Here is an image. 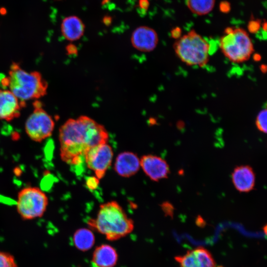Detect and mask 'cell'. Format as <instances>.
Masks as SVG:
<instances>
[{
    "label": "cell",
    "instance_id": "5bb4252c",
    "mask_svg": "<svg viewBox=\"0 0 267 267\" xmlns=\"http://www.w3.org/2000/svg\"><path fill=\"white\" fill-rule=\"evenodd\" d=\"M231 178L235 188L240 192H248L254 188L255 174L249 166L241 165L235 168Z\"/></svg>",
    "mask_w": 267,
    "mask_h": 267
},
{
    "label": "cell",
    "instance_id": "ba28073f",
    "mask_svg": "<svg viewBox=\"0 0 267 267\" xmlns=\"http://www.w3.org/2000/svg\"><path fill=\"white\" fill-rule=\"evenodd\" d=\"M84 157L88 168L100 179L104 177L111 165L113 151L107 143H101L87 150Z\"/></svg>",
    "mask_w": 267,
    "mask_h": 267
},
{
    "label": "cell",
    "instance_id": "6da1fadb",
    "mask_svg": "<svg viewBox=\"0 0 267 267\" xmlns=\"http://www.w3.org/2000/svg\"><path fill=\"white\" fill-rule=\"evenodd\" d=\"M105 127L89 117L69 119L60 128V154L63 161L73 165L82 162L85 152L94 145L107 143Z\"/></svg>",
    "mask_w": 267,
    "mask_h": 267
},
{
    "label": "cell",
    "instance_id": "ffe728a7",
    "mask_svg": "<svg viewBox=\"0 0 267 267\" xmlns=\"http://www.w3.org/2000/svg\"><path fill=\"white\" fill-rule=\"evenodd\" d=\"M0 267H17L13 256L0 251Z\"/></svg>",
    "mask_w": 267,
    "mask_h": 267
},
{
    "label": "cell",
    "instance_id": "2e32d148",
    "mask_svg": "<svg viewBox=\"0 0 267 267\" xmlns=\"http://www.w3.org/2000/svg\"><path fill=\"white\" fill-rule=\"evenodd\" d=\"M118 260L116 250L111 246L102 244L94 250L92 258L94 267H113Z\"/></svg>",
    "mask_w": 267,
    "mask_h": 267
},
{
    "label": "cell",
    "instance_id": "d4e9b609",
    "mask_svg": "<svg viewBox=\"0 0 267 267\" xmlns=\"http://www.w3.org/2000/svg\"><path fill=\"white\" fill-rule=\"evenodd\" d=\"M139 6L143 10H146L149 6L148 0H139Z\"/></svg>",
    "mask_w": 267,
    "mask_h": 267
},
{
    "label": "cell",
    "instance_id": "e0dca14e",
    "mask_svg": "<svg viewBox=\"0 0 267 267\" xmlns=\"http://www.w3.org/2000/svg\"><path fill=\"white\" fill-rule=\"evenodd\" d=\"M73 243L79 250L86 251L89 250L95 242L94 234L89 229L82 228L77 230L74 234Z\"/></svg>",
    "mask_w": 267,
    "mask_h": 267
},
{
    "label": "cell",
    "instance_id": "484cf974",
    "mask_svg": "<svg viewBox=\"0 0 267 267\" xmlns=\"http://www.w3.org/2000/svg\"><path fill=\"white\" fill-rule=\"evenodd\" d=\"M253 59L255 61H259L261 59V56L259 54L255 53L253 55Z\"/></svg>",
    "mask_w": 267,
    "mask_h": 267
},
{
    "label": "cell",
    "instance_id": "30bf717a",
    "mask_svg": "<svg viewBox=\"0 0 267 267\" xmlns=\"http://www.w3.org/2000/svg\"><path fill=\"white\" fill-rule=\"evenodd\" d=\"M140 165L145 175L155 181L167 178L170 172L167 162L152 154L143 156L140 159Z\"/></svg>",
    "mask_w": 267,
    "mask_h": 267
},
{
    "label": "cell",
    "instance_id": "7a4b0ae2",
    "mask_svg": "<svg viewBox=\"0 0 267 267\" xmlns=\"http://www.w3.org/2000/svg\"><path fill=\"white\" fill-rule=\"evenodd\" d=\"M88 223L90 227L111 241L129 234L134 227L133 220L115 201L100 205L96 218L89 220Z\"/></svg>",
    "mask_w": 267,
    "mask_h": 267
},
{
    "label": "cell",
    "instance_id": "8992f818",
    "mask_svg": "<svg viewBox=\"0 0 267 267\" xmlns=\"http://www.w3.org/2000/svg\"><path fill=\"white\" fill-rule=\"evenodd\" d=\"M17 200V212L24 220L42 217L48 204L46 194L37 187L23 188L19 192Z\"/></svg>",
    "mask_w": 267,
    "mask_h": 267
},
{
    "label": "cell",
    "instance_id": "d6986e66",
    "mask_svg": "<svg viewBox=\"0 0 267 267\" xmlns=\"http://www.w3.org/2000/svg\"><path fill=\"white\" fill-rule=\"evenodd\" d=\"M267 111L265 108L261 110L256 119V125L258 129L262 133H266L267 130Z\"/></svg>",
    "mask_w": 267,
    "mask_h": 267
},
{
    "label": "cell",
    "instance_id": "4316f807",
    "mask_svg": "<svg viewBox=\"0 0 267 267\" xmlns=\"http://www.w3.org/2000/svg\"><path fill=\"white\" fill-rule=\"evenodd\" d=\"M260 69L263 73H266L267 71V66L266 65H262L260 67Z\"/></svg>",
    "mask_w": 267,
    "mask_h": 267
},
{
    "label": "cell",
    "instance_id": "7402d4cb",
    "mask_svg": "<svg viewBox=\"0 0 267 267\" xmlns=\"http://www.w3.org/2000/svg\"><path fill=\"white\" fill-rule=\"evenodd\" d=\"M260 28V24L258 22H252L248 26L249 30L251 33L256 32Z\"/></svg>",
    "mask_w": 267,
    "mask_h": 267
},
{
    "label": "cell",
    "instance_id": "7c38bea8",
    "mask_svg": "<svg viewBox=\"0 0 267 267\" xmlns=\"http://www.w3.org/2000/svg\"><path fill=\"white\" fill-rule=\"evenodd\" d=\"M25 102L20 100L9 90L0 89V119L10 121L18 117Z\"/></svg>",
    "mask_w": 267,
    "mask_h": 267
},
{
    "label": "cell",
    "instance_id": "8fae6325",
    "mask_svg": "<svg viewBox=\"0 0 267 267\" xmlns=\"http://www.w3.org/2000/svg\"><path fill=\"white\" fill-rule=\"evenodd\" d=\"M159 41L157 32L152 28L141 26L133 32L131 42L132 46L141 52H150L156 47Z\"/></svg>",
    "mask_w": 267,
    "mask_h": 267
},
{
    "label": "cell",
    "instance_id": "ac0fdd59",
    "mask_svg": "<svg viewBox=\"0 0 267 267\" xmlns=\"http://www.w3.org/2000/svg\"><path fill=\"white\" fill-rule=\"evenodd\" d=\"M187 7L193 13L204 15L213 9L215 0H185Z\"/></svg>",
    "mask_w": 267,
    "mask_h": 267
},
{
    "label": "cell",
    "instance_id": "5b68a950",
    "mask_svg": "<svg viewBox=\"0 0 267 267\" xmlns=\"http://www.w3.org/2000/svg\"><path fill=\"white\" fill-rule=\"evenodd\" d=\"M220 47L223 55L236 63L248 60L254 51L249 35L240 28L227 27L220 38Z\"/></svg>",
    "mask_w": 267,
    "mask_h": 267
},
{
    "label": "cell",
    "instance_id": "9c48e42d",
    "mask_svg": "<svg viewBox=\"0 0 267 267\" xmlns=\"http://www.w3.org/2000/svg\"><path fill=\"white\" fill-rule=\"evenodd\" d=\"M175 260L180 267H216L210 252L202 247L188 250L182 256H176Z\"/></svg>",
    "mask_w": 267,
    "mask_h": 267
},
{
    "label": "cell",
    "instance_id": "277c9868",
    "mask_svg": "<svg viewBox=\"0 0 267 267\" xmlns=\"http://www.w3.org/2000/svg\"><path fill=\"white\" fill-rule=\"evenodd\" d=\"M173 48L177 56L187 65L202 67L209 61L210 44L193 30L177 39Z\"/></svg>",
    "mask_w": 267,
    "mask_h": 267
},
{
    "label": "cell",
    "instance_id": "4fadbf2b",
    "mask_svg": "<svg viewBox=\"0 0 267 267\" xmlns=\"http://www.w3.org/2000/svg\"><path fill=\"white\" fill-rule=\"evenodd\" d=\"M140 159L132 152H123L117 157L114 170L119 176L129 178L135 175L140 168Z\"/></svg>",
    "mask_w": 267,
    "mask_h": 267
},
{
    "label": "cell",
    "instance_id": "52a82bcc",
    "mask_svg": "<svg viewBox=\"0 0 267 267\" xmlns=\"http://www.w3.org/2000/svg\"><path fill=\"white\" fill-rule=\"evenodd\" d=\"M33 106V112L25 123V131L31 140L39 142L51 135L55 123L52 117L43 109L41 102L35 101Z\"/></svg>",
    "mask_w": 267,
    "mask_h": 267
},
{
    "label": "cell",
    "instance_id": "603a6c76",
    "mask_svg": "<svg viewBox=\"0 0 267 267\" xmlns=\"http://www.w3.org/2000/svg\"><path fill=\"white\" fill-rule=\"evenodd\" d=\"M67 53L69 54H74L77 53V47L72 44H69L66 47Z\"/></svg>",
    "mask_w": 267,
    "mask_h": 267
},
{
    "label": "cell",
    "instance_id": "44dd1931",
    "mask_svg": "<svg viewBox=\"0 0 267 267\" xmlns=\"http://www.w3.org/2000/svg\"><path fill=\"white\" fill-rule=\"evenodd\" d=\"M99 180L95 176L89 177L86 180V185L90 189H95L99 184Z\"/></svg>",
    "mask_w": 267,
    "mask_h": 267
},
{
    "label": "cell",
    "instance_id": "83f0119b",
    "mask_svg": "<svg viewBox=\"0 0 267 267\" xmlns=\"http://www.w3.org/2000/svg\"><path fill=\"white\" fill-rule=\"evenodd\" d=\"M0 11H1V12H0V13H1V14H4V13H6V10H5V9H1L0 10Z\"/></svg>",
    "mask_w": 267,
    "mask_h": 267
},
{
    "label": "cell",
    "instance_id": "3957f363",
    "mask_svg": "<svg viewBox=\"0 0 267 267\" xmlns=\"http://www.w3.org/2000/svg\"><path fill=\"white\" fill-rule=\"evenodd\" d=\"M7 78L9 90L22 101L39 98L46 93L47 83L42 75L37 71L28 72L17 63L11 65Z\"/></svg>",
    "mask_w": 267,
    "mask_h": 267
},
{
    "label": "cell",
    "instance_id": "9a60e30c",
    "mask_svg": "<svg viewBox=\"0 0 267 267\" xmlns=\"http://www.w3.org/2000/svg\"><path fill=\"white\" fill-rule=\"evenodd\" d=\"M85 26L78 17L72 15L64 18L61 23V31L63 36L68 41L79 40L84 35Z\"/></svg>",
    "mask_w": 267,
    "mask_h": 267
},
{
    "label": "cell",
    "instance_id": "cb8c5ba5",
    "mask_svg": "<svg viewBox=\"0 0 267 267\" xmlns=\"http://www.w3.org/2000/svg\"><path fill=\"white\" fill-rule=\"evenodd\" d=\"M181 30L179 28H176L172 30L171 35L173 38L178 39L181 36Z\"/></svg>",
    "mask_w": 267,
    "mask_h": 267
}]
</instances>
